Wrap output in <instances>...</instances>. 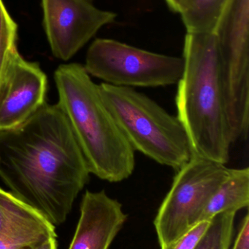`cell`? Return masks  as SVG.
I'll return each mask as SVG.
<instances>
[{
    "label": "cell",
    "mask_w": 249,
    "mask_h": 249,
    "mask_svg": "<svg viewBox=\"0 0 249 249\" xmlns=\"http://www.w3.org/2000/svg\"><path fill=\"white\" fill-rule=\"evenodd\" d=\"M249 205V167L230 168L226 178L211 197L203 211L200 222L210 220L222 212H237L248 207Z\"/></svg>",
    "instance_id": "11"
},
{
    "label": "cell",
    "mask_w": 249,
    "mask_h": 249,
    "mask_svg": "<svg viewBox=\"0 0 249 249\" xmlns=\"http://www.w3.org/2000/svg\"><path fill=\"white\" fill-rule=\"evenodd\" d=\"M232 249H249V216L246 215L241 223Z\"/></svg>",
    "instance_id": "18"
},
{
    "label": "cell",
    "mask_w": 249,
    "mask_h": 249,
    "mask_svg": "<svg viewBox=\"0 0 249 249\" xmlns=\"http://www.w3.org/2000/svg\"><path fill=\"white\" fill-rule=\"evenodd\" d=\"M89 75L112 86L165 87L177 84L184 70L182 57L164 55L112 39L97 38L86 53Z\"/></svg>",
    "instance_id": "6"
},
{
    "label": "cell",
    "mask_w": 249,
    "mask_h": 249,
    "mask_svg": "<svg viewBox=\"0 0 249 249\" xmlns=\"http://www.w3.org/2000/svg\"><path fill=\"white\" fill-rule=\"evenodd\" d=\"M235 212L218 213L194 249H229L233 234Z\"/></svg>",
    "instance_id": "15"
},
{
    "label": "cell",
    "mask_w": 249,
    "mask_h": 249,
    "mask_svg": "<svg viewBox=\"0 0 249 249\" xmlns=\"http://www.w3.org/2000/svg\"><path fill=\"white\" fill-rule=\"evenodd\" d=\"M57 105L65 115L91 174L118 183L131 177L135 168L134 149L104 103L99 85L84 66L61 64L54 73Z\"/></svg>",
    "instance_id": "3"
},
{
    "label": "cell",
    "mask_w": 249,
    "mask_h": 249,
    "mask_svg": "<svg viewBox=\"0 0 249 249\" xmlns=\"http://www.w3.org/2000/svg\"><path fill=\"white\" fill-rule=\"evenodd\" d=\"M18 25L9 13L3 0H0V90L12 61L19 52Z\"/></svg>",
    "instance_id": "14"
},
{
    "label": "cell",
    "mask_w": 249,
    "mask_h": 249,
    "mask_svg": "<svg viewBox=\"0 0 249 249\" xmlns=\"http://www.w3.org/2000/svg\"><path fill=\"white\" fill-rule=\"evenodd\" d=\"M211 220L198 222L173 244L162 249H194L210 226Z\"/></svg>",
    "instance_id": "17"
},
{
    "label": "cell",
    "mask_w": 249,
    "mask_h": 249,
    "mask_svg": "<svg viewBox=\"0 0 249 249\" xmlns=\"http://www.w3.org/2000/svg\"><path fill=\"white\" fill-rule=\"evenodd\" d=\"M47 85L39 64L18 52L0 90V132L20 125L46 103Z\"/></svg>",
    "instance_id": "9"
},
{
    "label": "cell",
    "mask_w": 249,
    "mask_h": 249,
    "mask_svg": "<svg viewBox=\"0 0 249 249\" xmlns=\"http://www.w3.org/2000/svg\"><path fill=\"white\" fill-rule=\"evenodd\" d=\"M42 26L53 55L68 61L104 26L115 21L114 12L94 0H41Z\"/></svg>",
    "instance_id": "8"
},
{
    "label": "cell",
    "mask_w": 249,
    "mask_h": 249,
    "mask_svg": "<svg viewBox=\"0 0 249 249\" xmlns=\"http://www.w3.org/2000/svg\"><path fill=\"white\" fill-rule=\"evenodd\" d=\"M178 82L177 118L195 156L226 165L232 139L214 33H187Z\"/></svg>",
    "instance_id": "2"
},
{
    "label": "cell",
    "mask_w": 249,
    "mask_h": 249,
    "mask_svg": "<svg viewBox=\"0 0 249 249\" xmlns=\"http://www.w3.org/2000/svg\"><path fill=\"white\" fill-rule=\"evenodd\" d=\"M228 0H190L178 14L187 33H214Z\"/></svg>",
    "instance_id": "13"
},
{
    "label": "cell",
    "mask_w": 249,
    "mask_h": 249,
    "mask_svg": "<svg viewBox=\"0 0 249 249\" xmlns=\"http://www.w3.org/2000/svg\"><path fill=\"white\" fill-rule=\"evenodd\" d=\"M57 236H51L27 249H57Z\"/></svg>",
    "instance_id": "19"
},
{
    "label": "cell",
    "mask_w": 249,
    "mask_h": 249,
    "mask_svg": "<svg viewBox=\"0 0 249 249\" xmlns=\"http://www.w3.org/2000/svg\"><path fill=\"white\" fill-rule=\"evenodd\" d=\"M51 236L55 226L41 213L23 218L0 232V249H27Z\"/></svg>",
    "instance_id": "12"
},
{
    "label": "cell",
    "mask_w": 249,
    "mask_h": 249,
    "mask_svg": "<svg viewBox=\"0 0 249 249\" xmlns=\"http://www.w3.org/2000/svg\"><path fill=\"white\" fill-rule=\"evenodd\" d=\"M90 174L57 104L45 103L20 125L0 132V178L54 226L65 222Z\"/></svg>",
    "instance_id": "1"
},
{
    "label": "cell",
    "mask_w": 249,
    "mask_h": 249,
    "mask_svg": "<svg viewBox=\"0 0 249 249\" xmlns=\"http://www.w3.org/2000/svg\"><path fill=\"white\" fill-rule=\"evenodd\" d=\"M127 215L122 205L105 190L83 195L74 236L68 249H109Z\"/></svg>",
    "instance_id": "10"
},
{
    "label": "cell",
    "mask_w": 249,
    "mask_h": 249,
    "mask_svg": "<svg viewBox=\"0 0 249 249\" xmlns=\"http://www.w3.org/2000/svg\"><path fill=\"white\" fill-rule=\"evenodd\" d=\"M38 213L13 193L0 188V232L16 221Z\"/></svg>",
    "instance_id": "16"
},
{
    "label": "cell",
    "mask_w": 249,
    "mask_h": 249,
    "mask_svg": "<svg viewBox=\"0 0 249 249\" xmlns=\"http://www.w3.org/2000/svg\"><path fill=\"white\" fill-rule=\"evenodd\" d=\"M189 1L190 0H165L168 8L174 13H179Z\"/></svg>",
    "instance_id": "20"
},
{
    "label": "cell",
    "mask_w": 249,
    "mask_h": 249,
    "mask_svg": "<svg viewBox=\"0 0 249 249\" xmlns=\"http://www.w3.org/2000/svg\"><path fill=\"white\" fill-rule=\"evenodd\" d=\"M232 139L249 127V0H228L214 31Z\"/></svg>",
    "instance_id": "5"
},
{
    "label": "cell",
    "mask_w": 249,
    "mask_h": 249,
    "mask_svg": "<svg viewBox=\"0 0 249 249\" xmlns=\"http://www.w3.org/2000/svg\"><path fill=\"white\" fill-rule=\"evenodd\" d=\"M99 89L104 103L134 152L175 171L192 158L190 139L176 116L133 88L102 83Z\"/></svg>",
    "instance_id": "4"
},
{
    "label": "cell",
    "mask_w": 249,
    "mask_h": 249,
    "mask_svg": "<svg viewBox=\"0 0 249 249\" xmlns=\"http://www.w3.org/2000/svg\"><path fill=\"white\" fill-rule=\"evenodd\" d=\"M229 169L224 164L193 155L176 171L154 219L161 249L173 244L200 222Z\"/></svg>",
    "instance_id": "7"
}]
</instances>
